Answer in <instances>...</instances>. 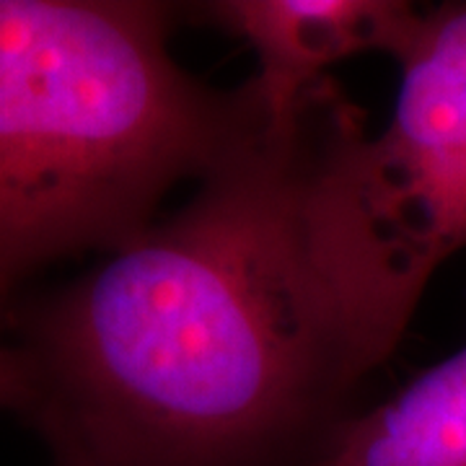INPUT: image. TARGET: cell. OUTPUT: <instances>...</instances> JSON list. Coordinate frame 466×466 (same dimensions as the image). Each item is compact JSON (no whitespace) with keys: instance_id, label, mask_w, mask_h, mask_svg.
Segmentation results:
<instances>
[{"instance_id":"6da1fadb","label":"cell","mask_w":466,"mask_h":466,"mask_svg":"<svg viewBox=\"0 0 466 466\" xmlns=\"http://www.w3.org/2000/svg\"><path fill=\"white\" fill-rule=\"evenodd\" d=\"M360 135L329 76L285 115L259 96L179 210L14 314L18 412L57 466L327 464L407 329L350 220Z\"/></svg>"},{"instance_id":"7a4b0ae2","label":"cell","mask_w":466,"mask_h":466,"mask_svg":"<svg viewBox=\"0 0 466 466\" xmlns=\"http://www.w3.org/2000/svg\"><path fill=\"white\" fill-rule=\"evenodd\" d=\"M174 8L0 0V309L36 267L115 251L198 182L259 109L171 55Z\"/></svg>"},{"instance_id":"3957f363","label":"cell","mask_w":466,"mask_h":466,"mask_svg":"<svg viewBox=\"0 0 466 466\" xmlns=\"http://www.w3.org/2000/svg\"><path fill=\"white\" fill-rule=\"evenodd\" d=\"M400 66L394 115L350 148L345 195L383 299L410 321L435 269L466 249V3L425 14Z\"/></svg>"},{"instance_id":"277c9868","label":"cell","mask_w":466,"mask_h":466,"mask_svg":"<svg viewBox=\"0 0 466 466\" xmlns=\"http://www.w3.org/2000/svg\"><path fill=\"white\" fill-rule=\"evenodd\" d=\"M208 11L257 52L251 81L269 115H285L345 57L386 52L400 63L425 18L400 0H223Z\"/></svg>"},{"instance_id":"5b68a950","label":"cell","mask_w":466,"mask_h":466,"mask_svg":"<svg viewBox=\"0 0 466 466\" xmlns=\"http://www.w3.org/2000/svg\"><path fill=\"white\" fill-rule=\"evenodd\" d=\"M324 466H466V345L352 417Z\"/></svg>"},{"instance_id":"8992f818","label":"cell","mask_w":466,"mask_h":466,"mask_svg":"<svg viewBox=\"0 0 466 466\" xmlns=\"http://www.w3.org/2000/svg\"><path fill=\"white\" fill-rule=\"evenodd\" d=\"M0 321H3V311H0ZM21 370H18L16 355L11 342L3 339V324H0V407H21Z\"/></svg>"}]
</instances>
